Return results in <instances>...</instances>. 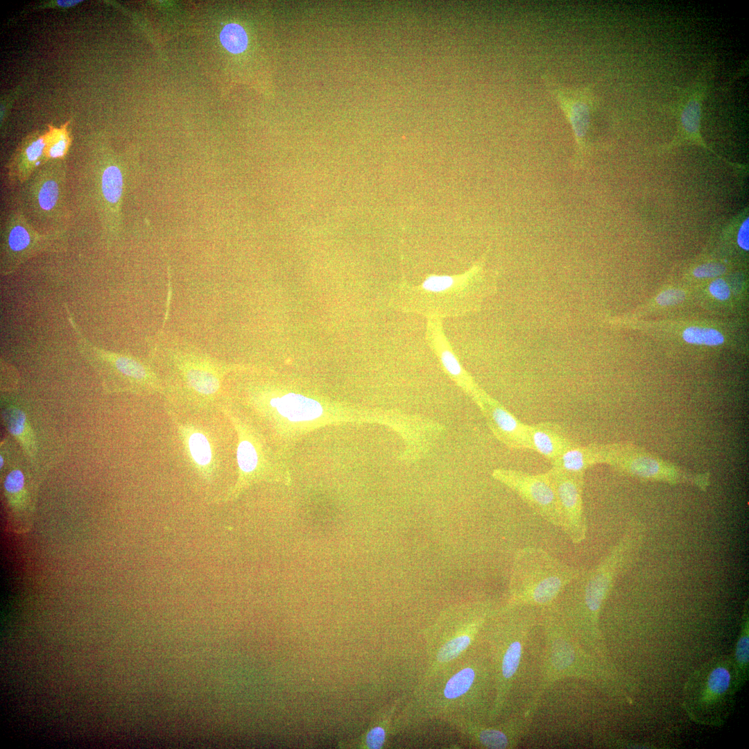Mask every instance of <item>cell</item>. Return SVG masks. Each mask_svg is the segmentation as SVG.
<instances>
[{
    "label": "cell",
    "instance_id": "6da1fadb",
    "mask_svg": "<svg viewBox=\"0 0 749 749\" xmlns=\"http://www.w3.org/2000/svg\"><path fill=\"white\" fill-rule=\"evenodd\" d=\"M582 572L542 549L522 548L517 551L512 567L513 599L516 603L550 604Z\"/></svg>",
    "mask_w": 749,
    "mask_h": 749
},
{
    "label": "cell",
    "instance_id": "7a4b0ae2",
    "mask_svg": "<svg viewBox=\"0 0 749 749\" xmlns=\"http://www.w3.org/2000/svg\"><path fill=\"white\" fill-rule=\"evenodd\" d=\"M67 312L80 353L96 372L106 393H165L163 383L150 366L130 355L106 351L91 344L80 332L68 309Z\"/></svg>",
    "mask_w": 749,
    "mask_h": 749
},
{
    "label": "cell",
    "instance_id": "3957f363",
    "mask_svg": "<svg viewBox=\"0 0 749 749\" xmlns=\"http://www.w3.org/2000/svg\"><path fill=\"white\" fill-rule=\"evenodd\" d=\"M734 694L732 662L721 660L709 663L689 681L687 709L697 721L718 723L728 716Z\"/></svg>",
    "mask_w": 749,
    "mask_h": 749
},
{
    "label": "cell",
    "instance_id": "277c9868",
    "mask_svg": "<svg viewBox=\"0 0 749 749\" xmlns=\"http://www.w3.org/2000/svg\"><path fill=\"white\" fill-rule=\"evenodd\" d=\"M169 353L170 365L181 387L198 398L214 399L228 371L227 365L184 345L170 349Z\"/></svg>",
    "mask_w": 749,
    "mask_h": 749
},
{
    "label": "cell",
    "instance_id": "5b68a950",
    "mask_svg": "<svg viewBox=\"0 0 749 749\" xmlns=\"http://www.w3.org/2000/svg\"><path fill=\"white\" fill-rule=\"evenodd\" d=\"M492 475L516 492L544 520L562 528V513L554 486L547 472L532 474L516 470L497 469Z\"/></svg>",
    "mask_w": 749,
    "mask_h": 749
},
{
    "label": "cell",
    "instance_id": "8992f818",
    "mask_svg": "<svg viewBox=\"0 0 749 749\" xmlns=\"http://www.w3.org/2000/svg\"><path fill=\"white\" fill-rule=\"evenodd\" d=\"M543 82L573 130L580 156L587 148L586 139L596 108V99L592 89L590 86L566 87L546 76L543 77Z\"/></svg>",
    "mask_w": 749,
    "mask_h": 749
},
{
    "label": "cell",
    "instance_id": "52a82bcc",
    "mask_svg": "<svg viewBox=\"0 0 749 749\" xmlns=\"http://www.w3.org/2000/svg\"><path fill=\"white\" fill-rule=\"evenodd\" d=\"M553 483L562 515V530L574 544L585 538L583 493L584 474L569 473L551 467L547 471Z\"/></svg>",
    "mask_w": 749,
    "mask_h": 749
},
{
    "label": "cell",
    "instance_id": "ba28073f",
    "mask_svg": "<svg viewBox=\"0 0 749 749\" xmlns=\"http://www.w3.org/2000/svg\"><path fill=\"white\" fill-rule=\"evenodd\" d=\"M714 66L712 62L705 64L696 80L680 93L675 105L679 135L675 144L690 141L707 147L700 134L702 106L713 83Z\"/></svg>",
    "mask_w": 749,
    "mask_h": 749
},
{
    "label": "cell",
    "instance_id": "9c48e42d",
    "mask_svg": "<svg viewBox=\"0 0 749 749\" xmlns=\"http://www.w3.org/2000/svg\"><path fill=\"white\" fill-rule=\"evenodd\" d=\"M622 546L615 549L597 568L582 572L568 585L574 592L580 594L583 600V616L594 619L606 598L621 559Z\"/></svg>",
    "mask_w": 749,
    "mask_h": 749
},
{
    "label": "cell",
    "instance_id": "30bf717a",
    "mask_svg": "<svg viewBox=\"0 0 749 749\" xmlns=\"http://www.w3.org/2000/svg\"><path fill=\"white\" fill-rule=\"evenodd\" d=\"M479 402L496 436L511 448L528 449V429L513 413L495 400L483 394Z\"/></svg>",
    "mask_w": 749,
    "mask_h": 749
},
{
    "label": "cell",
    "instance_id": "8fae6325",
    "mask_svg": "<svg viewBox=\"0 0 749 749\" xmlns=\"http://www.w3.org/2000/svg\"><path fill=\"white\" fill-rule=\"evenodd\" d=\"M528 450L542 456L551 465L568 449L577 445L558 424L543 422L528 424Z\"/></svg>",
    "mask_w": 749,
    "mask_h": 749
},
{
    "label": "cell",
    "instance_id": "7c38bea8",
    "mask_svg": "<svg viewBox=\"0 0 749 749\" xmlns=\"http://www.w3.org/2000/svg\"><path fill=\"white\" fill-rule=\"evenodd\" d=\"M1 420L9 434L17 442L26 457L34 462L38 453L36 435L25 410L8 402L2 405Z\"/></svg>",
    "mask_w": 749,
    "mask_h": 749
},
{
    "label": "cell",
    "instance_id": "4fadbf2b",
    "mask_svg": "<svg viewBox=\"0 0 749 749\" xmlns=\"http://www.w3.org/2000/svg\"><path fill=\"white\" fill-rule=\"evenodd\" d=\"M175 422L187 455L192 465L204 476H209L214 464L209 438L197 427Z\"/></svg>",
    "mask_w": 749,
    "mask_h": 749
},
{
    "label": "cell",
    "instance_id": "5bb4252c",
    "mask_svg": "<svg viewBox=\"0 0 749 749\" xmlns=\"http://www.w3.org/2000/svg\"><path fill=\"white\" fill-rule=\"evenodd\" d=\"M606 449V445L590 444L580 446L577 444L566 450L551 465V467L569 473L584 474L589 467L605 462Z\"/></svg>",
    "mask_w": 749,
    "mask_h": 749
},
{
    "label": "cell",
    "instance_id": "9a60e30c",
    "mask_svg": "<svg viewBox=\"0 0 749 749\" xmlns=\"http://www.w3.org/2000/svg\"><path fill=\"white\" fill-rule=\"evenodd\" d=\"M270 404L281 415L292 422L312 420L322 413V408L317 401L295 393L273 398Z\"/></svg>",
    "mask_w": 749,
    "mask_h": 749
},
{
    "label": "cell",
    "instance_id": "2e32d148",
    "mask_svg": "<svg viewBox=\"0 0 749 749\" xmlns=\"http://www.w3.org/2000/svg\"><path fill=\"white\" fill-rule=\"evenodd\" d=\"M749 660V636L748 623L742 630L737 641L734 662H732L733 671V688L734 691L741 689L747 679Z\"/></svg>",
    "mask_w": 749,
    "mask_h": 749
},
{
    "label": "cell",
    "instance_id": "e0dca14e",
    "mask_svg": "<svg viewBox=\"0 0 749 749\" xmlns=\"http://www.w3.org/2000/svg\"><path fill=\"white\" fill-rule=\"evenodd\" d=\"M123 178L120 169L114 165L107 166L102 175V191L110 203H117L121 198Z\"/></svg>",
    "mask_w": 749,
    "mask_h": 749
},
{
    "label": "cell",
    "instance_id": "ac0fdd59",
    "mask_svg": "<svg viewBox=\"0 0 749 749\" xmlns=\"http://www.w3.org/2000/svg\"><path fill=\"white\" fill-rule=\"evenodd\" d=\"M222 45L230 53H239L247 47L248 37L244 29L239 24H227L220 33Z\"/></svg>",
    "mask_w": 749,
    "mask_h": 749
},
{
    "label": "cell",
    "instance_id": "d6986e66",
    "mask_svg": "<svg viewBox=\"0 0 749 749\" xmlns=\"http://www.w3.org/2000/svg\"><path fill=\"white\" fill-rule=\"evenodd\" d=\"M682 337L687 343L695 345L715 346L724 342V337L720 332L709 327H687L684 331Z\"/></svg>",
    "mask_w": 749,
    "mask_h": 749
},
{
    "label": "cell",
    "instance_id": "ffe728a7",
    "mask_svg": "<svg viewBox=\"0 0 749 749\" xmlns=\"http://www.w3.org/2000/svg\"><path fill=\"white\" fill-rule=\"evenodd\" d=\"M33 243L29 231L24 226H13L9 231L6 245L10 255H24L31 250Z\"/></svg>",
    "mask_w": 749,
    "mask_h": 749
},
{
    "label": "cell",
    "instance_id": "44dd1931",
    "mask_svg": "<svg viewBox=\"0 0 749 749\" xmlns=\"http://www.w3.org/2000/svg\"><path fill=\"white\" fill-rule=\"evenodd\" d=\"M474 672L471 668H465L453 675L447 682L444 695L447 698H455L466 693L474 679Z\"/></svg>",
    "mask_w": 749,
    "mask_h": 749
},
{
    "label": "cell",
    "instance_id": "7402d4cb",
    "mask_svg": "<svg viewBox=\"0 0 749 749\" xmlns=\"http://www.w3.org/2000/svg\"><path fill=\"white\" fill-rule=\"evenodd\" d=\"M236 459L239 468L243 475L252 474L258 465V454L253 444L247 440H241L238 444Z\"/></svg>",
    "mask_w": 749,
    "mask_h": 749
},
{
    "label": "cell",
    "instance_id": "603a6c76",
    "mask_svg": "<svg viewBox=\"0 0 749 749\" xmlns=\"http://www.w3.org/2000/svg\"><path fill=\"white\" fill-rule=\"evenodd\" d=\"M26 476L18 466L10 467L6 474L3 482V489L8 496L15 498L21 497L25 491Z\"/></svg>",
    "mask_w": 749,
    "mask_h": 749
},
{
    "label": "cell",
    "instance_id": "cb8c5ba5",
    "mask_svg": "<svg viewBox=\"0 0 749 749\" xmlns=\"http://www.w3.org/2000/svg\"><path fill=\"white\" fill-rule=\"evenodd\" d=\"M37 201L40 207L44 211L52 209L56 205L59 197L58 183L51 179L42 182L37 193Z\"/></svg>",
    "mask_w": 749,
    "mask_h": 749
},
{
    "label": "cell",
    "instance_id": "d4e9b609",
    "mask_svg": "<svg viewBox=\"0 0 749 749\" xmlns=\"http://www.w3.org/2000/svg\"><path fill=\"white\" fill-rule=\"evenodd\" d=\"M456 277L447 275H431L422 282V289L431 293H442L456 284Z\"/></svg>",
    "mask_w": 749,
    "mask_h": 749
},
{
    "label": "cell",
    "instance_id": "484cf974",
    "mask_svg": "<svg viewBox=\"0 0 749 749\" xmlns=\"http://www.w3.org/2000/svg\"><path fill=\"white\" fill-rule=\"evenodd\" d=\"M470 643V637L462 635L447 642L438 651L437 658L440 662H449L456 657Z\"/></svg>",
    "mask_w": 749,
    "mask_h": 749
},
{
    "label": "cell",
    "instance_id": "4316f807",
    "mask_svg": "<svg viewBox=\"0 0 749 749\" xmlns=\"http://www.w3.org/2000/svg\"><path fill=\"white\" fill-rule=\"evenodd\" d=\"M522 653L519 642H515L507 649L503 660L502 672L506 678H511L516 672Z\"/></svg>",
    "mask_w": 749,
    "mask_h": 749
},
{
    "label": "cell",
    "instance_id": "83f0119b",
    "mask_svg": "<svg viewBox=\"0 0 749 749\" xmlns=\"http://www.w3.org/2000/svg\"><path fill=\"white\" fill-rule=\"evenodd\" d=\"M481 743L490 748H505L508 744L506 735L496 730H485L480 734Z\"/></svg>",
    "mask_w": 749,
    "mask_h": 749
},
{
    "label": "cell",
    "instance_id": "f1b7e54d",
    "mask_svg": "<svg viewBox=\"0 0 749 749\" xmlns=\"http://www.w3.org/2000/svg\"><path fill=\"white\" fill-rule=\"evenodd\" d=\"M442 365L446 371L454 377L461 374L463 369L456 355L448 349H444L440 354Z\"/></svg>",
    "mask_w": 749,
    "mask_h": 749
},
{
    "label": "cell",
    "instance_id": "f546056e",
    "mask_svg": "<svg viewBox=\"0 0 749 749\" xmlns=\"http://www.w3.org/2000/svg\"><path fill=\"white\" fill-rule=\"evenodd\" d=\"M725 270V266L722 264L707 263L695 268L693 274L698 278H712L723 275Z\"/></svg>",
    "mask_w": 749,
    "mask_h": 749
},
{
    "label": "cell",
    "instance_id": "4dcf8cb0",
    "mask_svg": "<svg viewBox=\"0 0 749 749\" xmlns=\"http://www.w3.org/2000/svg\"><path fill=\"white\" fill-rule=\"evenodd\" d=\"M685 292L679 289H669L661 293L656 298L657 302L662 306L677 304L684 300Z\"/></svg>",
    "mask_w": 749,
    "mask_h": 749
},
{
    "label": "cell",
    "instance_id": "1f68e13d",
    "mask_svg": "<svg viewBox=\"0 0 749 749\" xmlns=\"http://www.w3.org/2000/svg\"><path fill=\"white\" fill-rule=\"evenodd\" d=\"M68 139L64 132H60L58 137L49 146V157L57 158L62 157L67 148Z\"/></svg>",
    "mask_w": 749,
    "mask_h": 749
},
{
    "label": "cell",
    "instance_id": "d6a6232c",
    "mask_svg": "<svg viewBox=\"0 0 749 749\" xmlns=\"http://www.w3.org/2000/svg\"><path fill=\"white\" fill-rule=\"evenodd\" d=\"M709 291L715 298L719 300H726L730 295V290L728 284L721 278H717L711 282L709 286Z\"/></svg>",
    "mask_w": 749,
    "mask_h": 749
},
{
    "label": "cell",
    "instance_id": "836d02e7",
    "mask_svg": "<svg viewBox=\"0 0 749 749\" xmlns=\"http://www.w3.org/2000/svg\"><path fill=\"white\" fill-rule=\"evenodd\" d=\"M46 146L44 137H39L33 141L25 150L26 160L29 163L36 162L42 155Z\"/></svg>",
    "mask_w": 749,
    "mask_h": 749
},
{
    "label": "cell",
    "instance_id": "e575fe53",
    "mask_svg": "<svg viewBox=\"0 0 749 749\" xmlns=\"http://www.w3.org/2000/svg\"><path fill=\"white\" fill-rule=\"evenodd\" d=\"M385 741V731L381 727L370 730L366 735L365 743L368 748L377 749L382 747Z\"/></svg>",
    "mask_w": 749,
    "mask_h": 749
},
{
    "label": "cell",
    "instance_id": "d590c367",
    "mask_svg": "<svg viewBox=\"0 0 749 749\" xmlns=\"http://www.w3.org/2000/svg\"><path fill=\"white\" fill-rule=\"evenodd\" d=\"M739 246L744 250L749 249V220L746 218L740 225L737 238Z\"/></svg>",
    "mask_w": 749,
    "mask_h": 749
},
{
    "label": "cell",
    "instance_id": "8d00e7d4",
    "mask_svg": "<svg viewBox=\"0 0 749 749\" xmlns=\"http://www.w3.org/2000/svg\"><path fill=\"white\" fill-rule=\"evenodd\" d=\"M81 1H80V0H77V1L76 0H72V1H71V0L70 1L69 0H64V1L59 0V1H57V3H58V6H60L61 7L69 8V7H71V6H74L76 5L77 3H78L81 2Z\"/></svg>",
    "mask_w": 749,
    "mask_h": 749
}]
</instances>
